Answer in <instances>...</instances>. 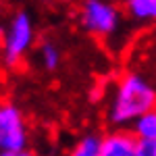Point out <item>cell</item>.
<instances>
[{
	"mask_svg": "<svg viewBox=\"0 0 156 156\" xmlns=\"http://www.w3.org/2000/svg\"><path fill=\"white\" fill-rule=\"evenodd\" d=\"M156 108V90L146 81L140 73H127L121 77L112 94L108 121L117 127L133 125L140 117Z\"/></svg>",
	"mask_w": 156,
	"mask_h": 156,
	"instance_id": "cell-1",
	"label": "cell"
},
{
	"mask_svg": "<svg viewBox=\"0 0 156 156\" xmlns=\"http://www.w3.org/2000/svg\"><path fill=\"white\" fill-rule=\"evenodd\" d=\"M34 44V21L29 12L19 11L11 19V25L4 36V60L6 65H17L27 54Z\"/></svg>",
	"mask_w": 156,
	"mask_h": 156,
	"instance_id": "cell-2",
	"label": "cell"
},
{
	"mask_svg": "<svg viewBox=\"0 0 156 156\" xmlns=\"http://www.w3.org/2000/svg\"><path fill=\"white\" fill-rule=\"evenodd\" d=\"M79 21H81V27L85 31L104 37V36H110V34L117 31V27H119V11L110 2L87 0L81 6Z\"/></svg>",
	"mask_w": 156,
	"mask_h": 156,
	"instance_id": "cell-3",
	"label": "cell"
},
{
	"mask_svg": "<svg viewBox=\"0 0 156 156\" xmlns=\"http://www.w3.org/2000/svg\"><path fill=\"white\" fill-rule=\"evenodd\" d=\"M27 127L21 110L12 104H0V152H25Z\"/></svg>",
	"mask_w": 156,
	"mask_h": 156,
	"instance_id": "cell-4",
	"label": "cell"
},
{
	"mask_svg": "<svg viewBox=\"0 0 156 156\" xmlns=\"http://www.w3.org/2000/svg\"><path fill=\"white\" fill-rule=\"evenodd\" d=\"M137 137L129 131H110L102 137L100 144V156H135Z\"/></svg>",
	"mask_w": 156,
	"mask_h": 156,
	"instance_id": "cell-5",
	"label": "cell"
},
{
	"mask_svg": "<svg viewBox=\"0 0 156 156\" xmlns=\"http://www.w3.org/2000/svg\"><path fill=\"white\" fill-rule=\"evenodd\" d=\"M133 135L144 142H156V108L133 123Z\"/></svg>",
	"mask_w": 156,
	"mask_h": 156,
	"instance_id": "cell-6",
	"label": "cell"
},
{
	"mask_svg": "<svg viewBox=\"0 0 156 156\" xmlns=\"http://www.w3.org/2000/svg\"><path fill=\"white\" fill-rule=\"evenodd\" d=\"M127 12L135 21H156V0H129Z\"/></svg>",
	"mask_w": 156,
	"mask_h": 156,
	"instance_id": "cell-7",
	"label": "cell"
},
{
	"mask_svg": "<svg viewBox=\"0 0 156 156\" xmlns=\"http://www.w3.org/2000/svg\"><path fill=\"white\" fill-rule=\"evenodd\" d=\"M100 144H102V137H98L94 133H87L73 146L69 156H100Z\"/></svg>",
	"mask_w": 156,
	"mask_h": 156,
	"instance_id": "cell-8",
	"label": "cell"
},
{
	"mask_svg": "<svg viewBox=\"0 0 156 156\" xmlns=\"http://www.w3.org/2000/svg\"><path fill=\"white\" fill-rule=\"evenodd\" d=\"M40 60H42V67L48 69V71H54L60 62V52L56 48V44L52 42H44L40 46Z\"/></svg>",
	"mask_w": 156,
	"mask_h": 156,
	"instance_id": "cell-9",
	"label": "cell"
},
{
	"mask_svg": "<svg viewBox=\"0 0 156 156\" xmlns=\"http://www.w3.org/2000/svg\"><path fill=\"white\" fill-rule=\"evenodd\" d=\"M135 156H156V142H144V140H137Z\"/></svg>",
	"mask_w": 156,
	"mask_h": 156,
	"instance_id": "cell-10",
	"label": "cell"
},
{
	"mask_svg": "<svg viewBox=\"0 0 156 156\" xmlns=\"http://www.w3.org/2000/svg\"><path fill=\"white\" fill-rule=\"evenodd\" d=\"M0 156H19V154H15V152H0Z\"/></svg>",
	"mask_w": 156,
	"mask_h": 156,
	"instance_id": "cell-11",
	"label": "cell"
},
{
	"mask_svg": "<svg viewBox=\"0 0 156 156\" xmlns=\"http://www.w3.org/2000/svg\"><path fill=\"white\" fill-rule=\"evenodd\" d=\"M19 156H34V154H31V152H27V150H25V152H21V154H19Z\"/></svg>",
	"mask_w": 156,
	"mask_h": 156,
	"instance_id": "cell-12",
	"label": "cell"
}]
</instances>
